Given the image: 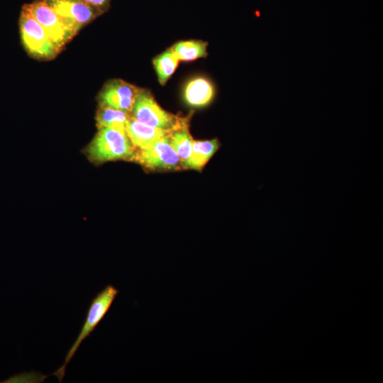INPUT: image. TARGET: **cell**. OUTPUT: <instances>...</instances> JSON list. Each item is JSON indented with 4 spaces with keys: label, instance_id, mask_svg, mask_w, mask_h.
Masks as SVG:
<instances>
[{
    "label": "cell",
    "instance_id": "5b68a950",
    "mask_svg": "<svg viewBox=\"0 0 383 383\" xmlns=\"http://www.w3.org/2000/svg\"><path fill=\"white\" fill-rule=\"evenodd\" d=\"M133 161L151 170L183 168L182 162L171 144L170 133L147 149L137 150Z\"/></svg>",
    "mask_w": 383,
    "mask_h": 383
},
{
    "label": "cell",
    "instance_id": "52a82bcc",
    "mask_svg": "<svg viewBox=\"0 0 383 383\" xmlns=\"http://www.w3.org/2000/svg\"><path fill=\"white\" fill-rule=\"evenodd\" d=\"M75 35L99 13L98 9L82 0H44Z\"/></svg>",
    "mask_w": 383,
    "mask_h": 383
},
{
    "label": "cell",
    "instance_id": "ba28073f",
    "mask_svg": "<svg viewBox=\"0 0 383 383\" xmlns=\"http://www.w3.org/2000/svg\"><path fill=\"white\" fill-rule=\"evenodd\" d=\"M140 89L122 80L108 83L99 94L100 106L131 113Z\"/></svg>",
    "mask_w": 383,
    "mask_h": 383
},
{
    "label": "cell",
    "instance_id": "9c48e42d",
    "mask_svg": "<svg viewBox=\"0 0 383 383\" xmlns=\"http://www.w3.org/2000/svg\"><path fill=\"white\" fill-rule=\"evenodd\" d=\"M171 131L156 128L144 124L132 116L128 119L126 134L137 150H144L151 147Z\"/></svg>",
    "mask_w": 383,
    "mask_h": 383
},
{
    "label": "cell",
    "instance_id": "9a60e30c",
    "mask_svg": "<svg viewBox=\"0 0 383 383\" xmlns=\"http://www.w3.org/2000/svg\"><path fill=\"white\" fill-rule=\"evenodd\" d=\"M207 43L197 40L181 41L173 46L172 50L179 60L191 61L205 57Z\"/></svg>",
    "mask_w": 383,
    "mask_h": 383
},
{
    "label": "cell",
    "instance_id": "2e32d148",
    "mask_svg": "<svg viewBox=\"0 0 383 383\" xmlns=\"http://www.w3.org/2000/svg\"><path fill=\"white\" fill-rule=\"evenodd\" d=\"M82 1L87 3V4L93 7H95L98 9H99V7L104 6L107 1V0H82Z\"/></svg>",
    "mask_w": 383,
    "mask_h": 383
},
{
    "label": "cell",
    "instance_id": "8fae6325",
    "mask_svg": "<svg viewBox=\"0 0 383 383\" xmlns=\"http://www.w3.org/2000/svg\"><path fill=\"white\" fill-rule=\"evenodd\" d=\"M219 146L220 143L217 139L194 140L192 153L189 157L182 163L183 168L201 170Z\"/></svg>",
    "mask_w": 383,
    "mask_h": 383
},
{
    "label": "cell",
    "instance_id": "6da1fadb",
    "mask_svg": "<svg viewBox=\"0 0 383 383\" xmlns=\"http://www.w3.org/2000/svg\"><path fill=\"white\" fill-rule=\"evenodd\" d=\"M88 157L94 162L115 160H134L137 149L126 134L102 127L88 146Z\"/></svg>",
    "mask_w": 383,
    "mask_h": 383
},
{
    "label": "cell",
    "instance_id": "30bf717a",
    "mask_svg": "<svg viewBox=\"0 0 383 383\" xmlns=\"http://www.w3.org/2000/svg\"><path fill=\"white\" fill-rule=\"evenodd\" d=\"M214 96V88L211 82L204 77H195L185 86L184 99L187 104L200 107L208 104Z\"/></svg>",
    "mask_w": 383,
    "mask_h": 383
},
{
    "label": "cell",
    "instance_id": "4fadbf2b",
    "mask_svg": "<svg viewBox=\"0 0 383 383\" xmlns=\"http://www.w3.org/2000/svg\"><path fill=\"white\" fill-rule=\"evenodd\" d=\"M170 140L173 148L183 163L189 157L194 143V140L189 132L187 118L171 131Z\"/></svg>",
    "mask_w": 383,
    "mask_h": 383
},
{
    "label": "cell",
    "instance_id": "8992f818",
    "mask_svg": "<svg viewBox=\"0 0 383 383\" xmlns=\"http://www.w3.org/2000/svg\"><path fill=\"white\" fill-rule=\"evenodd\" d=\"M24 6L43 27L48 36L60 51L74 35L73 32L44 0L26 4Z\"/></svg>",
    "mask_w": 383,
    "mask_h": 383
},
{
    "label": "cell",
    "instance_id": "277c9868",
    "mask_svg": "<svg viewBox=\"0 0 383 383\" xmlns=\"http://www.w3.org/2000/svg\"><path fill=\"white\" fill-rule=\"evenodd\" d=\"M131 113L134 118L144 124L170 131L185 119L162 109L148 91L141 89L135 97Z\"/></svg>",
    "mask_w": 383,
    "mask_h": 383
},
{
    "label": "cell",
    "instance_id": "5bb4252c",
    "mask_svg": "<svg viewBox=\"0 0 383 383\" xmlns=\"http://www.w3.org/2000/svg\"><path fill=\"white\" fill-rule=\"evenodd\" d=\"M179 61L172 48L167 50L154 59L153 64L160 84H165L175 71Z\"/></svg>",
    "mask_w": 383,
    "mask_h": 383
},
{
    "label": "cell",
    "instance_id": "3957f363",
    "mask_svg": "<svg viewBox=\"0 0 383 383\" xmlns=\"http://www.w3.org/2000/svg\"><path fill=\"white\" fill-rule=\"evenodd\" d=\"M20 34L26 51L40 60H51L60 50L30 12L23 6L19 19Z\"/></svg>",
    "mask_w": 383,
    "mask_h": 383
},
{
    "label": "cell",
    "instance_id": "7a4b0ae2",
    "mask_svg": "<svg viewBox=\"0 0 383 383\" xmlns=\"http://www.w3.org/2000/svg\"><path fill=\"white\" fill-rule=\"evenodd\" d=\"M118 292V289L113 285L108 284L92 299L84 323L77 338L67 351L64 363L52 374L57 377L60 382H62L64 378L67 364L75 355L81 343L90 335L104 318Z\"/></svg>",
    "mask_w": 383,
    "mask_h": 383
},
{
    "label": "cell",
    "instance_id": "7c38bea8",
    "mask_svg": "<svg viewBox=\"0 0 383 383\" xmlns=\"http://www.w3.org/2000/svg\"><path fill=\"white\" fill-rule=\"evenodd\" d=\"M131 115L126 111L100 106L96 114V123L99 128L106 127L126 134L127 123Z\"/></svg>",
    "mask_w": 383,
    "mask_h": 383
}]
</instances>
